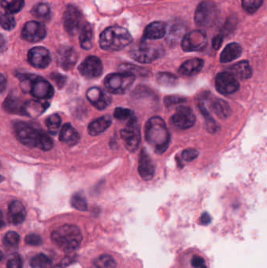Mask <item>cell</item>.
Returning <instances> with one entry per match:
<instances>
[{"label": "cell", "instance_id": "obj_1", "mask_svg": "<svg viewBox=\"0 0 267 268\" xmlns=\"http://www.w3.org/2000/svg\"><path fill=\"white\" fill-rule=\"evenodd\" d=\"M13 131L17 140L29 148H38L45 152L51 150L53 148L51 137L27 122L22 121L14 122Z\"/></svg>", "mask_w": 267, "mask_h": 268}, {"label": "cell", "instance_id": "obj_2", "mask_svg": "<svg viewBox=\"0 0 267 268\" xmlns=\"http://www.w3.org/2000/svg\"><path fill=\"white\" fill-rule=\"evenodd\" d=\"M145 139L157 154H162L169 147L170 133L166 124L158 116H153L148 120L144 129Z\"/></svg>", "mask_w": 267, "mask_h": 268}, {"label": "cell", "instance_id": "obj_3", "mask_svg": "<svg viewBox=\"0 0 267 268\" xmlns=\"http://www.w3.org/2000/svg\"><path fill=\"white\" fill-rule=\"evenodd\" d=\"M133 42V37L129 31L122 27H108L101 34L100 46L103 50L117 51L129 46Z\"/></svg>", "mask_w": 267, "mask_h": 268}, {"label": "cell", "instance_id": "obj_4", "mask_svg": "<svg viewBox=\"0 0 267 268\" xmlns=\"http://www.w3.org/2000/svg\"><path fill=\"white\" fill-rule=\"evenodd\" d=\"M51 239L63 251H72L79 247L82 234L78 227L65 225L53 230Z\"/></svg>", "mask_w": 267, "mask_h": 268}, {"label": "cell", "instance_id": "obj_5", "mask_svg": "<svg viewBox=\"0 0 267 268\" xmlns=\"http://www.w3.org/2000/svg\"><path fill=\"white\" fill-rule=\"evenodd\" d=\"M136 80V76L127 72L119 73H112L105 78V88L109 93L113 94H123L133 86Z\"/></svg>", "mask_w": 267, "mask_h": 268}, {"label": "cell", "instance_id": "obj_6", "mask_svg": "<svg viewBox=\"0 0 267 268\" xmlns=\"http://www.w3.org/2000/svg\"><path fill=\"white\" fill-rule=\"evenodd\" d=\"M220 10L218 6L209 0L203 1L199 4L195 12L194 20L197 26L201 28H210L218 21Z\"/></svg>", "mask_w": 267, "mask_h": 268}, {"label": "cell", "instance_id": "obj_7", "mask_svg": "<svg viewBox=\"0 0 267 268\" xmlns=\"http://www.w3.org/2000/svg\"><path fill=\"white\" fill-rule=\"evenodd\" d=\"M121 137L125 149L130 153L138 150L141 141V130L137 118L133 116L123 129L121 130Z\"/></svg>", "mask_w": 267, "mask_h": 268}, {"label": "cell", "instance_id": "obj_8", "mask_svg": "<svg viewBox=\"0 0 267 268\" xmlns=\"http://www.w3.org/2000/svg\"><path fill=\"white\" fill-rule=\"evenodd\" d=\"M162 49L157 46L148 45L144 40L130 51V56L133 60L142 64L152 63L161 56Z\"/></svg>", "mask_w": 267, "mask_h": 268}, {"label": "cell", "instance_id": "obj_9", "mask_svg": "<svg viewBox=\"0 0 267 268\" xmlns=\"http://www.w3.org/2000/svg\"><path fill=\"white\" fill-rule=\"evenodd\" d=\"M31 95L38 100L50 99L54 94V89L50 82L42 77L31 74L29 90Z\"/></svg>", "mask_w": 267, "mask_h": 268}, {"label": "cell", "instance_id": "obj_10", "mask_svg": "<svg viewBox=\"0 0 267 268\" xmlns=\"http://www.w3.org/2000/svg\"><path fill=\"white\" fill-rule=\"evenodd\" d=\"M207 42L208 38L205 31L194 30L184 35L181 46L185 52L201 51L205 49Z\"/></svg>", "mask_w": 267, "mask_h": 268}, {"label": "cell", "instance_id": "obj_11", "mask_svg": "<svg viewBox=\"0 0 267 268\" xmlns=\"http://www.w3.org/2000/svg\"><path fill=\"white\" fill-rule=\"evenodd\" d=\"M196 116L190 107L180 106L177 108L176 113L171 118V123L176 129H190L195 124Z\"/></svg>", "mask_w": 267, "mask_h": 268}, {"label": "cell", "instance_id": "obj_12", "mask_svg": "<svg viewBox=\"0 0 267 268\" xmlns=\"http://www.w3.org/2000/svg\"><path fill=\"white\" fill-rule=\"evenodd\" d=\"M64 26L67 33L76 36L82 28V15L78 8L73 5L67 6L64 13Z\"/></svg>", "mask_w": 267, "mask_h": 268}, {"label": "cell", "instance_id": "obj_13", "mask_svg": "<svg viewBox=\"0 0 267 268\" xmlns=\"http://www.w3.org/2000/svg\"><path fill=\"white\" fill-rule=\"evenodd\" d=\"M216 88L223 95H230L238 90L240 83L231 73L224 72L216 76Z\"/></svg>", "mask_w": 267, "mask_h": 268}, {"label": "cell", "instance_id": "obj_14", "mask_svg": "<svg viewBox=\"0 0 267 268\" xmlns=\"http://www.w3.org/2000/svg\"><path fill=\"white\" fill-rule=\"evenodd\" d=\"M103 69L102 61L96 56L86 57L78 67L80 74L89 79L99 78L102 75Z\"/></svg>", "mask_w": 267, "mask_h": 268}, {"label": "cell", "instance_id": "obj_15", "mask_svg": "<svg viewBox=\"0 0 267 268\" xmlns=\"http://www.w3.org/2000/svg\"><path fill=\"white\" fill-rule=\"evenodd\" d=\"M46 37V27L38 21L27 22L21 32V37L30 42H40Z\"/></svg>", "mask_w": 267, "mask_h": 268}, {"label": "cell", "instance_id": "obj_16", "mask_svg": "<svg viewBox=\"0 0 267 268\" xmlns=\"http://www.w3.org/2000/svg\"><path fill=\"white\" fill-rule=\"evenodd\" d=\"M52 58L49 50L42 46L31 49L28 53V61L36 69H46L51 63Z\"/></svg>", "mask_w": 267, "mask_h": 268}, {"label": "cell", "instance_id": "obj_17", "mask_svg": "<svg viewBox=\"0 0 267 268\" xmlns=\"http://www.w3.org/2000/svg\"><path fill=\"white\" fill-rule=\"evenodd\" d=\"M78 58V53L72 46H61L57 50V62L64 70L69 71L73 69Z\"/></svg>", "mask_w": 267, "mask_h": 268}, {"label": "cell", "instance_id": "obj_18", "mask_svg": "<svg viewBox=\"0 0 267 268\" xmlns=\"http://www.w3.org/2000/svg\"><path fill=\"white\" fill-rule=\"evenodd\" d=\"M86 97L88 101L98 110H104L112 102L111 96L99 87H92L88 89Z\"/></svg>", "mask_w": 267, "mask_h": 268}, {"label": "cell", "instance_id": "obj_19", "mask_svg": "<svg viewBox=\"0 0 267 268\" xmlns=\"http://www.w3.org/2000/svg\"><path fill=\"white\" fill-rule=\"evenodd\" d=\"M138 171L140 177H142L144 181H150L154 175L155 166L150 154H148L145 149H143L140 153Z\"/></svg>", "mask_w": 267, "mask_h": 268}, {"label": "cell", "instance_id": "obj_20", "mask_svg": "<svg viewBox=\"0 0 267 268\" xmlns=\"http://www.w3.org/2000/svg\"><path fill=\"white\" fill-rule=\"evenodd\" d=\"M26 218V210L23 204L13 200L9 204V220L14 225H21Z\"/></svg>", "mask_w": 267, "mask_h": 268}, {"label": "cell", "instance_id": "obj_21", "mask_svg": "<svg viewBox=\"0 0 267 268\" xmlns=\"http://www.w3.org/2000/svg\"><path fill=\"white\" fill-rule=\"evenodd\" d=\"M166 33V25L161 21H154L146 27L143 37L144 40L161 39L165 37Z\"/></svg>", "mask_w": 267, "mask_h": 268}, {"label": "cell", "instance_id": "obj_22", "mask_svg": "<svg viewBox=\"0 0 267 268\" xmlns=\"http://www.w3.org/2000/svg\"><path fill=\"white\" fill-rule=\"evenodd\" d=\"M59 139L61 142L70 147L77 145L80 141V135L78 131L70 123H65L61 128Z\"/></svg>", "mask_w": 267, "mask_h": 268}, {"label": "cell", "instance_id": "obj_23", "mask_svg": "<svg viewBox=\"0 0 267 268\" xmlns=\"http://www.w3.org/2000/svg\"><path fill=\"white\" fill-rule=\"evenodd\" d=\"M205 62L200 58H193L185 61L179 69V73L185 77H193L201 72Z\"/></svg>", "mask_w": 267, "mask_h": 268}, {"label": "cell", "instance_id": "obj_24", "mask_svg": "<svg viewBox=\"0 0 267 268\" xmlns=\"http://www.w3.org/2000/svg\"><path fill=\"white\" fill-rule=\"evenodd\" d=\"M112 123V118L109 115H104L102 117L93 120L88 126V133L90 136H97L106 131L110 127Z\"/></svg>", "mask_w": 267, "mask_h": 268}, {"label": "cell", "instance_id": "obj_25", "mask_svg": "<svg viewBox=\"0 0 267 268\" xmlns=\"http://www.w3.org/2000/svg\"><path fill=\"white\" fill-rule=\"evenodd\" d=\"M49 105L48 102H41L38 101H25L24 105V115L38 117L46 111Z\"/></svg>", "mask_w": 267, "mask_h": 268}, {"label": "cell", "instance_id": "obj_26", "mask_svg": "<svg viewBox=\"0 0 267 268\" xmlns=\"http://www.w3.org/2000/svg\"><path fill=\"white\" fill-rule=\"evenodd\" d=\"M229 70L235 78L240 79H248L252 76V68L247 61H239L232 65Z\"/></svg>", "mask_w": 267, "mask_h": 268}, {"label": "cell", "instance_id": "obj_27", "mask_svg": "<svg viewBox=\"0 0 267 268\" xmlns=\"http://www.w3.org/2000/svg\"><path fill=\"white\" fill-rule=\"evenodd\" d=\"M242 53V47L241 45L236 42H232L224 48L220 55V61L222 63H229L241 57Z\"/></svg>", "mask_w": 267, "mask_h": 268}, {"label": "cell", "instance_id": "obj_28", "mask_svg": "<svg viewBox=\"0 0 267 268\" xmlns=\"http://www.w3.org/2000/svg\"><path fill=\"white\" fill-rule=\"evenodd\" d=\"M24 105L19 97L14 95H9L3 102V109L10 114L24 115Z\"/></svg>", "mask_w": 267, "mask_h": 268}, {"label": "cell", "instance_id": "obj_29", "mask_svg": "<svg viewBox=\"0 0 267 268\" xmlns=\"http://www.w3.org/2000/svg\"><path fill=\"white\" fill-rule=\"evenodd\" d=\"M211 109L213 113L221 119L228 118L231 114V109L228 105V103L220 98H217L212 101Z\"/></svg>", "mask_w": 267, "mask_h": 268}, {"label": "cell", "instance_id": "obj_30", "mask_svg": "<svg viewBox=\"0 0 267 268\" xmlns=\"http://www.w3.org/2000/svg\"><path fill=\"white\" fill-rule=\"evenodd\" d=\"M93 29L89 24H85L81 29L79 36L80 46L84 50L93 47Z\"/></svg>", "mask_w": 267, "mask_h": 268}, {"label": "cell", "instance_id": "obj_31", "mask_svg": "<svg viewBox=\"0 0 267 268\" xmlns=\"http://www.w3.org/2000/svg\"><path fill=\"white\" fill-rule=\"evenodd\" d=\"M32 14L40 21L47 22L51 17V10L47 4L40 2L36 4L32 10Z\"/></svg>", "mask_w": 267, "mask_h": 268}, {"label": "cell", "instance_id": "obj_32", "mask_svg": "<svg viewBox=\"0 0 267 268\" xmlns=\"http://www.w3.org/2000/svg\"><path fill=\"white\" fill-rule=\"evenodd\" d=\"M30 265L33 268H53L51 259L43 253L35 256L31 260Z\"/></svg>", "mask_w": 267, "mask_h": 268}, {"label": "cell", "instance_id": "obj_33", "mask_svg": "<svg viewBox=\"0 0 267 268\" xmlns=\"http://www.w3.org/2000/svg\"><path fill=\"white\" fill-rule=\"evenodd\" d=\"M157 82L161 86H167V87H173L178 83V78L173 73H157Z\"/></svg>", "mask_w": 267, "mask_h": 268}, {"label": "cell", "instance_id": "obj_34", "mask_svg": "<svg viewBox=\"0 0 267 268\" xmlns=\"http://www.w3.org/2000/svg\"><path fill=\"white\" fill-rule=\"evenodd\" d=\"M25 6V0H4L2 6L6 13L13 14L21 11Z\"/></svg>", "mask_w": 267, "mask_h": 268}, {"label": "cell", "instance_id": "obj_35", "mask_svg": "<svg viewBox=\"0 0 267 268\" xmlns=\"http://www.w3.org/2000/svg\"><path fill=\"white\" fill-rule=\"evenodd\" d=\"M93 264L97 268H116L117 267L114 257L108 254H103L97 257Z\"/></svg>", "mask_w": 267, "mask_h": 268}, {"label": "cell", "instance_id": "obj_36", "mask_svg": "<svg viewBox=\"0 0 267 268\" xmlns=\"http://www.w3.org/2000/svg\"><path fill=\"white\" fill-rule=\"evenodd\" d=\"M71 204L72 207L78 209L79 211H86L87 210V202L85 199V195L81 192H77L73 194L71 199Z\"/></svg>", "mask_w": 267, "mask_h": 268}, {"label": "cell", "instance_id": "obj_37", "mask_svg": "<svg viewBox=\"0 0 267 268\" xmlns=\"http://www.w3.org/2000/svg\"><path fill=\"white\" fill-rule=\"evenodd\" d=\"M45 124L49 133L55 135L61 125V116L58 114L52 115L45 120Z\"/></svg>", "mask_w": 267, "mask_h": 268}, {"label": "cell", "instance_id": "obj_38", "mask_svg": "<svg viewBox=\"0 0 267 268\" xmlns=\"http://www.w3.org/2000/svg\"><path fill=\"white\" fill-rule=\"evenodd\" d=\"M184 26L180 24H175L171 26L168 33V40L169 42H176L177 40L180 39L184 37Z\"/></svg>", "mask_w": 267, "mask_h": 268}, {"label": "cell", "instance_id": "obj_39", "mask_svg": "<svg viewBox=\"0 0 267 268\" xmlns=\"http://www.w3.org/2000/svg\"><path fill=\"white\" fill-rule=\"evenodd\" d=\"M0 26L5 30H13L16 26L15 18L10 13H1L0 14Z\"/></svg>", "mask_w": 267, "mask_h": 268}, {"label": "cell", "instance_id": "obj_40", "mask_svg": "<svg viewBox=\"0 0 267 268\" xmlns=\"http://www.w3.org/2000/svg\"><path fill=\"white\" fill-rule=\"evenodd\" d=\"M264 3V0H242V8L248 13H254Z\"/></svg>", "mask_w": 267, "mask_h": 268}, {"label": "cell", "instance_id": "obj_41", "mask_svg": "<svg viewBox=\"0 0 267 268\" xmlns=\"http://www.w3.org/2000/svg\"><path fill=\"white\" fill-rule=\"evenodd\" d=\"M20 242V235L15 231H9L5 234L3 244L7 247H17Z\"/></svg>", "mask_w": 267, "mask_h": 268}, {"label": "cell", "instance_id": "obj_42", "mask_svg": "<svg viewBox=\"0 0 267 268\" xmlns=\"http://www.w3.org/2000/svg\"><path fill=\"white\" fill-rule=\"evenodd\" d=\"M199 109L201 110V113H202L203 116L205 117V120H206V126L209 131L211 133H214L216 131V128H217V125H216L215 120L209 115V113L208 111L205 109V107L202 105H198Z\"/></svg>", "mask_w": 267, "mask_h": 268}, {"label": "cell", "instance_id": "obj_43", "mask_svg": "<svg viewBox=\"0 0 267 268\" xmlns=\"http://www.w3.org/2000/svg\"><path fill=\"white\" fill-rule=\"evenodd\" d=\"M133 115V111L124 108H116L114 112V117L117 120L129 119Z\"/></svg>", "mask_w": 267, "mask_h": 268}, {"label": "cell", "instance_id": "obj_44", "mask_svg": "<svg viewBox=\"0 0 267 268\" xmlns=\"http://www.w3.org/2000/svg\"><path fill=\"white\" fill-rule=\"evenodd\" d=\"M6 268H23V261L21 256L14 253L8 259Z\"/></svg>", "mask_w": 267, "mask_h": 268}, {"label": "cell", "instance_id": "obj_45", "mask_svg": "<svg viewBox=\"0 0 267 268\" xmlns=\"http://www.w3.org/2000/svg\"><path fill=\"white\" fill-rule=\"evenodd\" d=\"M25 242L29 245L38 246L42 244V238L41 236L36 234H30L25 237Z\"/></svg>", "mask_w": 267, "mask_h": 268}, {"label": "cell", "instance_id": "obj_46", "mask_svg": "<svg viewBox=\"0 0 267 268\" xmlns=\"http://www.w3.org/2000/svg\"><path fill=\"white\" fill-rule=\"evenodd\" d=\"M187 101L186 98L184 97H180V96H168L165 98V106L169 107L173 106L177 104H181V103L185 102Z\"/></svg>", "mask_w": 267, "mask_h": 268}, {"label": "cell", "instance_id": "obj_47", "mask_svg": "<svg viewBox=\"0 0 267 268\" xmlns=\"http://www.w3.org/2000/svg\"><path fill=\"white\" fill-rule=\"evenodd\" d=\"M198 156V152L195 149H188L183 152V159L186 162H191Z\"/></svg>", "mask_w": 267, "mask_h": 268}, {"label": "cell", "instance_id": "obj_48", "mask_svg": "<svg viewBox=\"0 0 267 268\" xmlns=\"http://www.w3.org/2000/svg\"><path fill=\"white\" fill-rule=\"evenodd\" d=\"M51 78L54 81L57 86H58L59 88H62L65 86V82H66L67 78L62 75L58 74V73H53L51 75Z\"/></svg>", "mask_w": 267, "mask_h": 268}, {"label": "cell", "instance_id": "obj_49", "mask_svg": "<svg viewBox=\"0 0 267 268\" xmlns=\"http://www.w3.org/2000/svg\"><path fill=\"white\" fill-rule=\"evenodd\" d=\"M224 35L220 34L216 36L212 39V47L214 48L215 50H219L224 42Z\"/></svg>", "mask_w": 267, "mask_h": 268}, {"label": "cell", "instance_id": "obj_50", "mask_svg": "<svg viewBox=\"0 0 267 268\" xmlns=\"http://www.w3.org/2000/svg\"><path fill=\"white\" fill-rule=\"evenodd\" d=\"M6 86H7V81H6V77L0 73V93L5 91Z\"/></svg>", "mask_w": 267, "mask_h": 268}, {"label": "cell", "instance_id": "obj_51", "mask_svg": "<svg viewBox=\"0 0 267 268\" xmlns=\"http://www.w3.org/2000/svg\"><path fill=\"white\" fill-rule=\"evenodd\" d=\"M200 222L203 225H209V223L211 222V217L209 213H203L201 218H200Z\"/></svg>", "mask_w": 267, "mask_h": 268}, {"label": "cell", "instance_id": "obj_52", "mask_svg": "<svg viewBox=\"0 0 267 268\" xmlns=\"http://www.w3.org/2000/svg\"><path fill=\"white\" fill-rule=\"evenodd\" d=\"M6 49V41L2 34H0V53Z\"/></svg>", "mask_w": 267, "mask_h": 268}, {"label": "cell", "instance_id": "obj_53", "mask_svg": "<svg viewBox=\"0 0 267 268\" xmlns=\"http://www.w3.org/2000/svg\"><path fill=\"white\" fill-rule=\"evenodd\" d=\"M72 257H65L64 260H63L62 261H61V266L62 267H66L68 266V265H70V264H72Z\"/></svg>", "mask_w": 267, "mask_h": 268}, {"label": "cell", "instance_id": "obj_54", "mask_svg": "<svg viewBox=\"0 0 267 268\" xmlns=\"http://www.w3.org/2000/svg\"><path fill=\"white\" fill-rule=\"evenodd\" d=\"M4 225H5V221H4L3 213L0 210V229H2Z\"/></svg>", "mask_w": 267, "mask_h": 268}, {"label": "cell", "instance_id": "obj_55", "mask_svg": "<svg viewBox=\"0 0 267 268\" xmlns=\"http://www.w3.org/2000/svg\"><path fill=\"white\" fill-rule=\"evenodd\" d=\"M2 257H3V253H2V251L0 250V262H1V261H2Z\"/></svg>", "mask_w": 267, "mask_h": 268}, {"label": "cell", "instance_id": "obj_56", "mask_svg": "<svg viewBox=\"0 0 267 268\" xmlns=\"http://www.w3.org/2000/svg\"><path fill=\"white\" fill-rule=\"evenodd\" d=\"M5 180V178H4V177H2V175H0V183L2 182V181Z\"/></svg>", "mask_w": 267, "mask_h": 268}]
</instances>
